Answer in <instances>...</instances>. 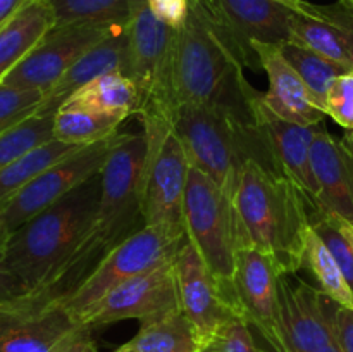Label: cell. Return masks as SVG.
Segmentation results:
<instances>
[{"label": "cell", "instance_id": "1", "mask_svg": "<svg viewBox=\"0 0 353 352\" xmlns=\"http://www.w3.org/2000/svg\"><path fill=\"white\" fill-rule=\"evenodd\" d=\"M257 64L207 0H190L185 23L176 30L172 90L176 107L214 104L252 110L257 90L245 79Z\"/></svg>", "mask_w": 353, "mask_h": 352}, {"label": "cell", "instance_id": "2", "mask_svg": "<svg viewBox=\"0 0 353 352\" xmlns=\"http://www.w3.org/2000/svg\"><path fill=\"white\" fill-rule=\"evenodd\" d=\"M240 248H255L283 276L305 266L310 207L295 183L262 162H245L233 195Z\"/></svg>", "mask_w": 353, "mask_h": 352}, {"label": "cell", "instance_id": "3", "mask_svg": "<svg viewBox=\"0 0 353 352\" xmlns=\"http://www.w3.org/2000/svg\"><path fill=\"white\" fill-rule=\"evenodd\" d=\"M99 202L100 173L9 233L7 266L28 293L37 290L85 238Z\"/></svg>", "mask_w": 353, "mask_h": 352}, {"label": "cell", "instance_id": "4", "mask_svg": "<svg viewBox=\"0 0 353 352\" xmlns=\"http://www.w3.org/2000/svg\"><path fill=\"white\" fill-rule=\"evenodd\" d=\"M172 130L185 147L190 166L205 173L231 197L245 162L269 168L252 110L214 104H183L172 114Z\"/></svg>", "mask_w": 353, "mask_h": 352}, {"label": "cell", "instance_id": "5", "mask_svg": "<svg viewBox=\"0 0 353 352\" xmlns=\"http://www.w3.org/2000/svg\"><path fill=\"white\" fill-rule=\"evenodd\" d=\"M183 224L190 244L234 299L233 275L240 240L233 197L193 166H190L186 183Z\"/></svg>", "mask_w": 353, "mask_h": 352}, {"label": "cell", "instance_id": "6", "mask_svg": "<svg viewBox=\"0 0 353 352\" xmlns=\"http://www.w3.org/2000/svg\"><path fill=\"white\" fill-rule=\"evenodd\" d=\"M147 152V135L119 133L100 171L99 211L88 235L107 252L140 230L138 221L143 223L140 197Z\"/></svg>", "mask_w": 353, "mask_h": 352}, {"label": "cell", "instance_id": "7", "mask_svg": "<svg viewBox=\"0 0 353 352\" xmlns=\"http://www.w3.org/2000/svg\"><path fill=\"white\" fill-rule=\"evenodd\" d=\"M188 237L183 226H141L114 245L92 273L68 297L65 304L78 317L109 290L141 273L178 257Z\"/></svg>", "mask_w": 353, "mask_h": 352}, {"label": "cell", "instance_id": "8", "mask_svg": "<svg viewBox=\"0 0 353 352\" xmlns=\"http://www.w3.org/2000/svg\"><path fill=\"white\" fill-rule=\"evenodd\" d=\"M148 152L141 179L140 209L147 226H183L190 161L172 130V117H140Z\"/></svg>", "mask_w": 353, "mask_h": 352}, {"label": "cell", "instance_id": "9", "mask_svg": "<svg viewBox=\"0 0 353 352\" xmlns=\"http://www.w3.org/2000/svg\"><path fill=\"white\" fill-rule=\"evenodd\" d=\"M126 30L130 40L126 76L137 83L143 95V107L138 117H172L176 110L172 59L178 28L159 21L147 0H133V12Z\"/></svg>", "mask_w": 353, "mask_h": 352}, {"label": "cell", "instance_id": "10", "mask_svg": "<svg viewBox=\"0 0 353 352\" xmlns=\"http://www.w3.org/2000/svg\"><path fill=\"white\" fill-rule=\"evenodd\" d=\"M283 278L271 259L255 248H240L233 293L241 317L261 338V352H295L286 326Z\"/></svg>", "mask_w": 353, "mask_h": 352}, {"label": "cell", "instance_id": "11", "mask_svg": "<svg viewBox=\"0 0 353 352\" xmlns=\"http://www.w3.org/2000/svg\"><path fill=\"white\" fill-rule=\"evenodd\" d=\"M117 135L119 133L78 148L34 176L16 195L0 206V226L7 233H12L38 213L68 195L71 190L99 175Z\"/></svg>", "mask_w": 353, "mask_h": 352}, {"label": "cell", "instance_id": "12", "mask_svg": "<svg viewBox=\"0 0 353 352\" xmlns=\"http://www.w3.org/2000/svg\"><path fill=\"white\" fill-rule=\"evenodd\" d=\"M78 326L64 300L30 292L0 304V352H52Z\"/></svg>", "mask_w": 353, "mask_h": 352}, {"label": "cell", "instance_id": "13", "mask_svg": "<svg viewBox=\"0 0 353 352\" xmlns=\"http://www.w3.org/2000/svg\"><path fill=\"white\" fill-rule=\"evenodd\" d=\"M254 117L269 168L295 183L314 213L317 207V186L310 166V148L326 123L305 126L283 119L265 106L264 93L261 92L254 99Z\"/></svg>", "mask_w": 353, "mask_h": 352}, {"label": "cell", "instance_id": "14", "mask_svg": "<svg viewBox=\"0 0 353 352\" xmlns=\"http://www.w3.org/2000/svg\"><path fill=\"white\" fill-rule=\"evenodd\" d=\"M116 26L110 24H55L2 83L47 93L61 76Z\"/></svg>", "mask_w": 353, "mask_h": 352}, {"label": "cell", "instance_id": "15", "mask_svg": "<svg viewBox=\"0 0 353 352\" xmlns=\"http://www.w3.org/2000/svg\"><path fill=\"white\" fill-rule=\"evenodd\" d=\"M176 307L181 306L174 259L114 286L79 316V323L99 328L123 320L143 321Z\"/></svg>", "mask_w": 353, "mask_h": 352}, {"label": "cell", "instance_id": "16", "mask_svg": "<svg viewBox=\"0 0 353 352\" xmlns=\"http://www.w3.org/2000/svg\"><path fill=\"white\" fill-rule=\"evenodd\" d=\"M179 306L203 342L224 323L241 317L236 300L223 289L196 248L186 240L176 257Z\"/></svg>", "mask_w": 353, "mask_h": 352}, {"label": "cell", "instance_id": "17", "mask_svg": "<svg viewBox=\"0 0 353 352\" xmlns=\"http://www.w3.org/2000/svg\"><path fill=\"white\" fill-rule=\"evenodd\" d=\"M310 166L317 186L314 213L331 214L353 224V152L326 130V124L310 148Z\"/></svg>", "mask_w": 353, "mask_h": 352}, {"label": "cell", "instance_id": "18", "mask_svg": "<svg viewBox=\"0 0 353 352\" xmlns=\"http://www.w3.org/2000/svg\"><path fill=\"white\" fill-rule=\"evenodd\" d=\"M259 59V68L268 76L269 88L264 93V102L279 117L296 124L323 123L326 114L317 107L310 97L299 72L286 61L281 47L272 43H252Z\"/></svg>", "mask_w": 353, "mask_h": 352}, {"label": "cell", "instance_id": "19", "mask_svg": "<svg viewBox=\"0 0 353 352\" xmlns=\"http://www.w3.org/2000/svg\"><path fill=\"white\" fill-rule=\"evenodd\" d=\"M290 33V41L353 69V10L341 0L331 6L307 2L303 10H293Z\"/></svg>", "mask_w": 353, "mask_h": 352}, {"label": "cell", "instance_id": "20", "mask_svg": "<svg viewBox=\"0 0 353 352\" xmlns=\"http://www.w3.org/2000/svg\"><path fill=\"white\" fill-rule=\"evenodd\" d=\"M240 41L252 61L259 59L252 43L283 45L290 41V19L293 9L278 0H207Z\"/></svg>", "mask_w": 353, "mask_h": 352}, {"label": "cell", "instance_id": "21", "mask_svg": "<svg viewBox=\"0 0 353 352\" xmlns=\"http://www.w3.org/2000/svg\"><path fill=\"white\" fill-rule=\"evenodd\" d=\"M128 61H130L128 30L126 26H116L105 38L90 47L45 93V99L37 114L57 113L69 97L100 76L109 72L126 75Z\"/></svg>", "mask_w": 353, "mask_h": 352}, {"label": "cell", "instance_id": "22", "mask_svg": "<svg viewBox=\"0 0 353 352\" xmlns=\"http://www.w3.org/2000/svg\"><path fill=\"white\" fill-rule=\"evenodd\" d=\"M283 306L286 326L295 352H314L336 342L330 313V299L319 289L300 282L296 286L283 278Z\"/></svg>", "mask_w": 353, "mask_h": 352}, {"label": "cell", "instance_id": "23", "mask_svg": "<svg viewBox=\"0 0 353 352\" xmlns=\"http://www.w3.org/2000/svg\"><path fill=\"white\" fill-rule=\"evenodd\" d=\"M54 26V14L47 0H31L0 26V83Z\"/></svg>", "mask_w": 353, "mask_h": 352}, {"label": "cell", "instance_id": "24", "mask_svg": "<svg viewBox=\"0 0 353 352\" xmlns=\"http://www.w3.org/2000/svg\"><path fill=\"white\" fill-rule=\"evenodd\" d=\"M202 340L181 307L140 321V330L114 352H199Z\"/></svg>", "mask_w": 353, "mask_h": 352}, {"label": "cell", "instance_id": "25", "mask_svg": "<svg viewBox=\"0 0 353 352\" xmlns=\"http://www.w3.org/2000/svg\"><path fill=\"white\" fill-rule=\"evenodd\" d=\"M128 117L123 114L107 113L78 104H64L55 113L54 138L64 144L85 147L119 133L117 128Z\"/></svg>", "mask_w": 353, "mask_h": 352}, {"label": "cell", "instance_id": "26", "mask_svg": "<svg viewBox=\"0 0 353 352\" xmlns=\"http://www.w3.org/2000/svg\"><path fill=\"white\" fill-rule=\"evenodd\" d=\"M64 104H78L130 117L140 114L143 107V95L137 83L126 75L109 72L79 88Z\"/></svg>", "mask_w": 353, "mask_h": 352}, {"label": "cell", "instance_id": "27", "mask_svg": "<svg viewBox=\"0 0 353 352\" xmlns=\"http://www.w3.org/2000/svg\"><path fill=\"white\" fill-rule=\"evenodd\" d=\"M279 47H281V52L286 57V61L293 66V69L303 79L314 102L317 104L319 109L324 110L330 86L333 85V81L338 76L353 71V69H348L343 64H338V62L321 55L319 52H314L312 48H307L303 45L295 43V41H286V43L279 45Z\"/></svg>", "mask_w": 353, "mask_h": 352}, {"label": "cell", "instance_id": "28", "mask_svg": "<svg viewBox=\"0 0 353 352\" xmlns=\"http://www.w3.org/2000/svg\"><path fill=\"white\" fill-rule=\"evenodd\" d=\"M78 148L81 147L79 145L64 144V141L54 138V140L40 145L34 150L28 152L26 155L17 159L10 166L3 168L0 171V206H3L10 197L16 195L23 186H26L43 169H47L54 162L61 161L65 155L72 154Z\"/></svg>", "mask_w": 353, "mask_h": 352}, {"label": "cell", "instance_id": "29", "mask_svg": "<svg viewBox=\"0 0 353 352\" xmlns=\"http://www.w3.org/2000/svg\"><path fill=\"white\" fill-rule=\"evenodd\" d=\"M55 24H110L126 26L133 12V0H47Z\"/></svg>", "mask_w": 353, "mask_h": 352}, {"label": "cell", "instance_id": "30", "mask_svg": "<svg viewBox=\"0 0 353 352\" xmlns=\"http://www.w3.org/2000/svg\"><path fill=\"white\" fill-rule=\"evenodd\" d=\"M303 268H309L310 273L316 276L319 290L327 299L336 302L338 306L353 307V290L343 276L341 268L338 266L336 259L333 257L323 238L316 233L312 224H310L309 235H307L305 266Z\"/></svg>", "mask_w": 353, "mask_h": 352}, {"label": "cell", "instance_id": "31", "mask_svg": "<svg viewBox=\"0 0 353 352\" xmlns=\"http://www.w3.org/2000/svg\"><path fill=\"white\" fill-rule=\"evenodd\" d=\"M55 113L34 114L0 135V171L28 152L54 140Z\"/></svg>", "mask_w": 353, "mask_h": 352}, {"label": "cell", "instance_id": "32", "mask_svg": "<svg viewBox=\"0 0 353 352\" xmlns=\"http://www.w3.org/2000/svg\"><path fill=\"white\" fill-rule=\"evenodd\" d=\"M43 99L45 93L40 90L17 88L0 83V135L34 116Z\"/></svg>", "mask_w": 353, "mask_h": 352}, {"label": "cell", "instance_id": "33", "mask_svg": "<svg viewBox=\"0 0 353 352\" xmlns=\"http://www.w3.org/2000/svg\"><path fill=\"white\" fill-rule=\"evenodd\" d=\"M199 352H261V349L247 321L243 317H233L207 338Z\"/></svg>", "mask_w": 353, "mask_h": 352}, {"label": "cell", "instance_id": "34", "mask_svg": "<svg viewBox=\"0 0 353 352\" xmlns=\"http://www.w3.org/2000/svg\"><path fill=\"white\" fill-rule=\"evenodd\" d=\"M324 113L347 131L353 130V71L334 79L326 95Z\"/></svg>", "mask_w": 353, "mask_h": 352}, {"label": "cell", "instance_id": "35", "mask_svg": "<svg viewBox=\"0 0 353 352\" xmlns=\"http://www.w3.org/2000/svg\"><path fill=\"white\" fill-rule=\"evenodd\" d=\"M7 233L0 226V304L9 302V300L17 299L21 295H26L28 290L24 289L23 283L12 275L6 261V245H7Z\"/></svg>", "mask_w": 353, "mask_h": 352}, {"label": "cell", "instance_id": "36", "mask_svg": "<svg viewBox=\"0 0 353 352\" xmlns=\"http://www.w3.org/2000/svg\"><path fill=\"white\" fill-rule=\"evenodd\" d=\"M330 313L338 345L343 352H353V307L338 306L330 299Z\"/></svg>", "mask_w": 353, "mask_h": 352}, {"label": "cell", "instance_id": "37", "mask_svg": "<svg viewBox=\"0 0 353 352\" xmlns=\"http://www.w3.org/2000/svg\"><path fill=\"white\" fill-rule=\"evenodd\" d=\"M147 3L154 16L171 28L181 26L190 10V0H147Z\"/></svg>", "mask_w": 353, "mask_h": 352}, {"label": "cell", "instance_id": "38", "mask_svg": "<svg viewBox=\"0 0 353 352\" xmlns=\"http://www.w3.org/2000/svg\"><path fill=\"white\" fill-rule=\"evenodd\" d=\"M52 352H99L93 338V328L81 324Z\"/></svg>", "mask_w": 353, "mask_h": 352}, {"label": "cell", "instance_id": "39", "mask_svg": "<svg viewBox=\"0 0 353 352\" xmlns=\"http://www.w3.org/2000/svg\"><path fill=\"white\" fill-rule=\"evenodd\" d=\"M30 2L31 0H0V26L6 24L10 17L16 16Z\"/></svg>", "mask_w": 353, "mask_h": 352}, {"label": "cell", "instance_id": "40", "mask_svg": "<svg viewBox=\"0 0 353 352\" xmlns=\"http://www.w3.org/2000/svg\"><path fill=\"white\" fill-rule=\"evenodd\" d=\"M334 217H336L338 224H340V228H341V230H343V233L347 235V238H348V240H350V244H352V247H353V224L348 223V221L341 219V217H338V216H334Z\"/></svg>", "mask_w": 353, "mask_h": 352}, {"label": "cell", "instance_id": "41", "mask_svg": "<svg viewBox=\"0 0 353 352\" xmlns=\"http://www.w3.org/2000/svg\"><path fill=\"white\" fill-rule=\"evenodd\" d=\"M278 2L285 3V6H288L290 9H293L295 12H300V10L305 9V6H307L305 0H278Z\"/></svg>", "mask_w": 353, "mask_h": 352}, {"label": "cell", "instance_id": "42", "mask_svg": "<svg viewBox=\"0 0 353 352\" xmlns=\"http://www.w3.org/2000/svg\"><path fill=\"white\" fill-rule=\"evenodd\" d=\"M314 352H343V351H341V347L338 345V342H333V344L324 345V347L317 349V351H314Z\"/></svg>", "mask_w": 353, "mask_h": 352}, {"label": "cell", "instance_id": "43", "mask_svg": "<svg viewBox=\"0 0 353 352\" xmlns=\"http://www.w3.org/2000/svg\"><path fill=\"white\" fill-rule=\"evenodd\" d=\"M341 140H343V144L347 145V147L353 152V135L350 133V131H347V133H345V137L341 138Z\"/></svg>", "mask_w": 353, "mask_h": 352}, {"label": "cell", "instance_id": "44", "mask_svg": "<svg viewBox=\"0 0 353 352\" xmlns=\"http://www.w3.org/2000/svg\"><path fill=\"white\" fill-rule=\"evenodd\" d=\"M341 2H343L345 6H348V7H350V9L353 10V0H341Z\"/></svg>", "mask_w": 353, "mask_h": 352}, {"label": "cell", "instance_id": "45", "mask_svg": "<svg viewBox=\"0 0 353 352\" xmlns=\"http://www.w3.org/2000/svg\"><path fill=\"white\" fill-rule=\"evenodd\" d=\"M350 133H352V135H353V130H352V131H350Z\"/></svg>", "mask_w": 353, "mask_h": 352}]
</instances>
